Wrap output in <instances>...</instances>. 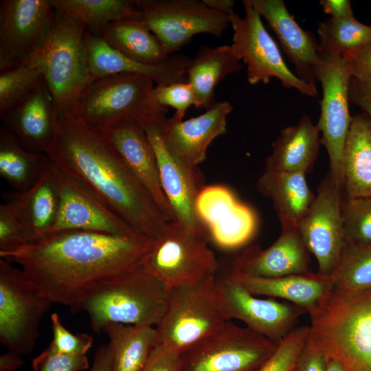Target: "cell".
Returning <instances> with one entry per match:
<instances>
[{
    "label": "cell",
    "mask_w": 371,
    "mask_h": 371,
    "mask_svg": "<svg viewBox=\"0 0 371 371\" xmlns=\"http://www.w3.org/2000/svg\"><path fill=\"white\" fill-rule=\"evenodd\" d=\"M154 240L140 234L71 230L0 257L18 264L53 303L71 311L98 282L141 265Z\"/></svg>",
    "instance_id": "6da1fadb"
},
{
    "label": "cell",
    "mask_w": 371,
    "mask_h": 371,
    "mask_svg": "<svg viewBox=\"0 0 371 371\" xmlns=\"http://www.w3.org/2000/svg\"><path fill=\"white\" fill-rule=\"evenodd\" d=\"M46 154L137 233L155 241L171 222L105 133L79 118L71 115L56 118L54 136Z\"/></svg>",
    "instance_id": "7a4b0ae2"
},
{
    "label": "cell",
    "mask_w": 371,
    "mask_h": 371,
    "mask_svg": "<svg viewBox=\"0 0 371 371\" xmlns=\"http://www.w3.org/2000/svg\"><path fill=\"white\" fill-rule=\"evenodd\" d=\"M169 289L141 265L93 285L71 312L85 311L95 333L109 324L156 326Z\"/></svg>",
    "instance_id": "3957f363"
},
{
    "label": "cell",
    "mask_w": 371,
    "mask_h": 371,
    "mask_svg": "<svg viewBox=\"0 0 371 371\" xmlns=\"http://www.w3.org/2000/svg\"><path fill=\"white\" fill-rule=\"evenodd\" d=\"M85 27L83 23L55 12L41 43L21 62L41 69L56 118L68 115L94 80L87 63Z\"/></svg>",
    "instance_id": "277c9868"
},
{
    "label": "cell",
    "mask_w": 371,
    "mask_h": 371,
    "mask_svg": "<svg viewBox=\"0 0 371 371\" xmlns=\"http://www.w3.org/2000/svg\"><path fill=\"white\" fill-rule=\"evenodd\" d=\"M309 337L346 371H371V289L330 292L310 315Z\"/></svg>",
    "instance_id": "5b68a950"
},
{
    "label": "cell",
    "mask_w": 371,
    "mask_h": 371,
    "mask_svg": "<svg viewBox=\"0 0 371 371\" xmlns=\"http://www.w3.org/2000/svg\"><path fill=\"white\" fill-rule=\"evenodd\" d=\"M155 86L150 78L139 74L94 79L68 115L103 133L127 122L163 128L168 110L155 100Z\"/></svg>",
    "instance_id": "8992f818"
},
{
    "label": "cell",
    "mask_w": 371,
    "mask_h": 371,
    "mask_svg": "<svg viewBox=\"0 0 371 371\" xmlns=\"http://www.w3.org/2000/svg\"><path fill=\"white\" fill-rule=\"evenodd\" d=\"M229 321L216 276L169 289L167 306L155 326L157 344L182 354Z\"/></svg>",
    "instance_id": "52a82bcc"
},
{
    "label": "cell",
    "mask_w": 371,
    "mask_h": 371,
    "mask_svg": "<svg viewBox=\"0 0 371 371\" xmlns=\"http://www.w3.org/2000/svg\"><path fill=\"white\" fill-rule=\"evenodd\" d=\"M208 239L177 221L170 222L142 265L168 289L214 277L218 261Z\"/></svg>",
    "instance_id": "ba28073f"
},
{
    "label": "cell",
    "mask_w": 371,
    "mask_h": 371,
    "mask_svg": "<svg viewBox=\"0 0 371 371\" xmlns=\"http://www.w3.org/2000/svg\"><path fill=\"white\" fill-rule=\"evenodd\" d=\"M53 304L21 267L0 258V341L8 350L23 355L34 350Z\"/></svg>",
    "instance_id": "9c48e42d"
},
{
    "label": "cell",
    "mask_w": 371,
    "mask_h": 371,
    "mask_svg": "<svg viewBox=\"0 0 371 371\" xmlns=\"http://www.w3.org/2000/svg\"><path fill=\"white\" fill-rule=\"evenodd\" d=\"M245 15H229L233 30L231 47L234 54L247 66V79L250 85L267 84L278 78L288 89L315 97L317 90L293 73L285 63L279 47L264 26L262 17L249 0L243 1Z\"/></svg>",
    "instance_id": "30bf717a"
},
{
    "label": "cell",
    "mask_w": 371,
    "mask_h": 371,
    "mask_svg": "<svg viewBox=\"0 0 371 371\" xmlns=\"http://www.w3.org/2000/svg\"><path fill=\"white\" fill-rule=\"evenodd\" d=\"M278 344L228 321L181 355L183 371H256Z\"/></svg>",
    "instance_id": "8fae6325"
},
{
    "label": "cell",
    "mask_w": 371,
    "mask_h": 371,
    "mask_svg": "<svg viewBox=\"0 0 371 371\" xmlns=\"http://www.w3.org/2000/svg\"><path fill=\"white\" fill-rule=\"evenodd\" d=\"M140 19L170 55L199 34L221 36L229 16L210 8L203 0H135Z\"/></svg>",
    "instance_id": "7c38bea8"
},
{
    "label": "cell",
    "mask_w": 371,
    "mask_h": 371,
    "mask_svg": "<svg viewBox=\"0 0 371 371\" xmlns=\"http://www.w3.org/2000/svg\"><path fill=\"white\" fill-rule=\"evenodd\" d=\"M320 56L317 80L322 85V98L317 126L328 156V175L341 188L343 150L352 120L348 106L351 73L346 54Z\"/></svg>",
    "instance_id": "4fadbf2b"
},
{
    "label": "cell",
    "mask_w": 371,
    "mask_h": 371,
    "mask_svg": "<svg viewBox=\"0 0 371 371\" xmlns=\"http://www.w3.org/2000/svg\"><path fill=\"white\" fill-rule=\"evenodd\" d=\"M343 191L328 174L297 228L308 251L315 256L318 273L332 275L347 246L343 226Z\"/></svg>",
    "instance_id": "5bb4252c"
},
{
    "label": "cell",
    "mask_w": 371,
    "mask_h": 371,
    "mask_svg": "<svg viewBox=\"0 0 371 371\" xmlns=\"http://www.w3.org/2000/svg\"><path fill=\"white\" fill-rule=\"evenodd\" d=\"M49 167L59 195L58 216L49 236L71 230L115 235L139 234L85 185L61 170L51 159Z\"/></svg>",
    "instance_id": "9a60e30c"
},
{
    "label": "cell",
    "mask_w": 371,
    "mask_h": 371,
    "mask_svg": "<svg viewBox=\"0 0 371 371\" xmlns=\"http://www.w3.org/2000/svg\"><path fill=\"white\" fill-rule=\"evenodd\" d=\"M55 16L53 0L0 1V71L19 65L41 43Z\"/></svg>",
    "instance_id": "2e32d148"
},
{
    "label": "cell",
    "mask_w": 371,
    "mask_h": 371,
    "mask_svg": "<svg viewBox=\"0 0 371 371\" xmlns=\"http://www.w3.org/2000/svg\"><path fill=\"white\" fill-rule=\"evenodd\" d=\"M218 283L227 319L244 322L246 327L277 344L294 328L298 317L307 313L290 302L258 297L229 276L218 278Z\"/></svg>",
    "instance_id": "e0dca14e"
},
{
    "label": "cell",
    "mask_w": 371,
    "mask_h": 371,
    "mask_svg": "<svg viewBox=\"0 0 371 371\" xmlns=\"http://www.w3.org/2000/svg\"><path fill=\"white\" fill-rule=\"evenodd\" d=\"M195 210L208 238L225 248L243 245L256 228L252 209L223 185H205L197 196Z\"/></svg>",
    "instance_id": "ac0fdd59"
},
{
    "label": "cell",
    "mask_w": 371,
    "mask_h": 371,
    "mask_svg": "<svg viewBox=\"0 0 371 371\" xmlns=\"http://www.w3.org/2000/svg\"><path fill=\"white\" fill-rule=\"evenodd\" d=\"M233 109L229 101L222 100L188 120H180L173 115L168 118L161 131L166 148L183 164L199 168L211 144L225 134L227 117Z\"/></svg>",
    "instance_id": "d6986e66"
},
{
    "label": "cell",
    "mask_w": 371,
    "mask_h": 371,
    "mask_svg": "<svg viewBox=\"0 0 371 371\" xmlns=\"http://www.w3.org/2000/svg\"><path fill=\"white\" fill-rule=\"evenodd\" d=\"M161 130L162 128L156 126L145 128L156 155L164 194L176 221L207 236L195 210L197 196L205 186L202 173L199 168L186 166L168 153L162 139Z\"/></svg>",
    "instance_id": "ffe728a7"
},
{
    "label": "cell",
    "mask_w": 371,
    "mask_h": 371,
    "mask_svg": "<svg viewBox=\"0 0 371 371\" xmlns=\"http://www.w3.org/2000/svg\"><path fill=\"white\" fill-rule=\"evenodd\" d=\"M308 252L297 227H282L280 235L268 248L253 245L243 251L229 274L277 278L308 273Z\"/></svg>",
    "instance_id": "44dd1931"
},
{
    "label": "cell",
    "mask_w": 371,
    "mask_h": 371,
    "mask_svg": "<svg viewBox=\"0 0 371 371\" xmlns=\"http://www.w3.org/2000/svg\"><path fill=\"white\" fill-rule=\"evenodd\" d=\"M85 54L88 69L93 79L120 74H133L150 78L155 85H168L187 81L190 57L175 54L160 65H146L127 57L102 36L86 32Z\"/></svg>",
    "instance_id": "7402d4cb"
},
{
    "label": "cell",
    "mask_w": 371,
    "mask_h": 371,
    "mask_svg": "<svg viewBox=\"0 0 371 371\" xmlns=\"http://www.w3.org/2000/svg\"><path fill=\"white\" fill-rule=\"evenodd\" d=\"M275 32L282 49L294 65L296 75L315 85L322 63L319 43L302 29L282 0H249Z\"/></svg>",
    "instance_id": "603a6c76"
},
{
    "label": "cell",
    "mask_w": 371,
    "mask_h": 371,
    "mask_svg": "<svg viewBox=\"0 0 371 371\" xmlns=\"http://www.w3.org/2000/svg\"><path fill=\"white\" fill-rule=\"evenodd\" d=\"M104 133L124 164L170 221H176L163 191L156 155L144 127L137 122H127Z\"/></svg>",
    "instance_id": "cb8c5ba5"
},
{
    "label": "cell",
    "mask_w": 371,
    "mask_h": 371,
    "mask_svg": "<svg viewBox=\"0 0 371 371\" xmlns=\"http://www.w3.org/2000/svg\"><path fill=\"white\" fill-rule=\"evenodd\" d=\"M3 126L27 149L45 153L55 133L56 117L43 80L35 90L5 115Z\"/></svg>",
    "instance_id": "d4e9b609"
},
{
    "label": "cell",
    "mask_w": 371,
    "mask_h": 371,
    "mask_svg": "<svg viewBox=\"0 0 371 371\" xmlns=\"http://www.w3.org/2000/svg\"><path fill=\"white\" fill-rule=\"evenodd\" d=\"M228 276L255 295L284 299L305 309L309 315L323 304L333 286L332 275L318 272L277 278Z\"/></svg>",
    "instance_id": "484cf974"
},
{
    "label": "cell",
    "mask_w": 371,
    "mask_h": 371,
    "mask_svg": "<svg viewBox=\"0 0 371 371\" xmlns=\"http://www.w3.org/2000/svg\"><path fill=\"white\" fill-rule=\"evenodd\" d=\"M4 199L21 221L29 244L49 236L59 209V195L49 166L30 188L21 192H6Z\"/></svg>",
    "instance_id": "4316f807"
},
{
    "label": "cell",
    "mask_w": 371,
    "mask_h": 371,
    "mask_svg": "<svg viewBox=\"0 0 371 371\" xmlns=\"http://www.w3.org/2000/svg\"><path fill=\"white\" fill-rule=\"evenodd\" d=\"M256 188L271 201L282 227H297L315 196L303 172L265 168Z\"/></svg>",
    "instance_id": "83f0119b"
},
{
    "label": "cell",
    "mask_w": 371,
    "mask_h": 371,
    "mask_svg": "<svg viewBox=\"0 0 371 371\" xmlns=\"http://www.w3.org/2000/svg\"><path fill=\"white\" fill-rule=\"evenodd\" d=\"M321 134L317 124L304 115L296 125L284 128L272 143L265 168L286 172L308 173L317 157Z\"/></svg>",
    "instance_id": "f1b7e54d"
},
{
    "label": "cell",
    "mask_w": 371,
    "mask_h": 371,
    "mask_svg": "<svg viewBox=\"0 0 371 371\" xmlns=\"http://www.w3.org/2000/svg\"><path fill=\"white\" fill-rule=\"evenodd\" d=\"M341 189L347 197H371V120L352 117L341 162Z\"/></svg>",
    "instance_id": "f546056e"
},
{
    "label": "cell",
    "mask_w": 371,
    "mask_h": 371,
    "mask_svg": "<svg viewBox=\"0 0 371 371\" xmlns=\"http://www.w3.org/2000/svg\"><path fill=\"white\" fill-rule=\"evenodd\" d=\"M243 68V62L234 54L231 45L202 46L190 58L187 82L193 87L198 100L196 109L212 107L216 103L215 89L227 76Z\"/></svg>",
    "instance_id": "4dcf8cb0"
},
{
    "label": "cell",
    "mask_w": 371,
    "mask_h": 371,
    "mask_svg": "<svg viewBox=\"0 0 371 371\" xmlns=\"http://www.w3.org/2000/svg\"><path fill=\"white\" fill-rule=\"evenodd\" d=\"M98 35L127 57L141 63L160 65L173 55L168 53L140 19L112 22Z\"/></svg>",
    "instance_id": "1f68e13d"
},
{
    "label": "cell",
    "mask_w": 371,
    "mask_h": 371,
    "mask_svg": "<svg viewBox=\"0 0 371 371\" xmlns=\"http://www.w3.org/2000/svg\"><path fill=\"white\" fill-rule=\"evenodd\" d=\"M102 332L112 350L111 371H142L157 344L155 326L109 324Z\"/></svg>",
    "instance_id": "d6a6232c"
},
{
    "label": "cell",
    "mask_w": 371,
    "mask_h": 371,
    "mask_svg": "<svg viewBox=\"0 0 371 371\" xmlns=\"http://www.w3.org/2000/svg\"><path fill=\"white\" fill-rule=\"evenodd\" d=\"M49 161L47 154L27 149L5 127H1L0 175L13 190L32 186L47 171Z\"/></svg>",
    "instance_id": "836d02e7"
},
{
    "label": "cell",
    "mask_w": 371,
    "mask_h": 371,
    "mask_svg": "<svg viewBox=\"0 0 371 371\" xmlns=\"http://www.w3.org/2000/svg\"><path fill=\"white\" fill-rule=\"evenodd\" d=\"M56 13L83 23L98 34L111 23L140 19L135 0H53Z\"/></svg>",
    "instance_id": "e575fe53"
},
{
    "label": "cell",
    "mask_w": 371,
    "mask_h": 371,
    "mask_svg": "<svg viewBox=\"0 0 371 371\" xmlns=\"http://www.w3.org/2000/svg\"><path fill=\"white\" fill-rule=\"evenodd\" d=\"M321 54H344L371 42V26L361 23L355 16L330 18L317 26Z\"/></svg>",
    "instance_id": "d590c367"
},
{
    "label": "cell",
    "mask_w": 371,
    "mask_h": 371,
    "mask_svg": "<svg viewBox=\"0 0 371 371\" xmlns=\"http://www.w3.org/2000/svg\"><path fill=\"white\" fill-rule=\"evenodd\" d=\"M332 276L331 292L356 293L371 289V248L347 245Z\"/></svg>",
    "instance_id": "8d00e7d4"
},
{
    "label": "cell",
    "mask_w": 371,
    "mask_h": 371,
    "mask_svg": "<svg viewBox=\"0 0 371 371\" xmlns=\"http://www.w3.org/2000/svg\"><path fill=\"white\" fill-rule=\"evenodd\" d=\"M43 80L35 65L21 63L0 73V117L32 93Z\"/></svg>",
    "instance_id": "74e56055"
},
{
    "label": "cell",
    "mask_w": 371,
    "mask_h": 371,
    "mask_svg": "<svg viewBox=\"0 0 371 371\" xmlns=\"http://www.w3.org/2000/svg\"><path fill=\"white\" fill-rule=\"evenodd\" d=\"M341 210L347 245L371 247V197L344 195Z\"/></svg>",
    "instance_id": "f35d334b"
},
{
    "label": "cell",
    "mask_w": 371,
    "mask_h": 371,
    "mask_svg": "<svg viewBox=\"0 0 371 371\" xmlns=\"http://www.w3.org/2000/svg\"><path fill=\"white\" fill-rule=\"evenodd\" d=\"M309 333L310 327L308 326L294 328L256 371H293Z\"/></svg>",
    "instance_id": "ab89813d"
},
{
    "label": "cell",
    "mask_w": 371,
    "mask_h": 371,
    "mask_svg": "<svg viewBox=\"0 0 371 371\" xmlns=\"http://www.w3.org/2000/svg\"><path fill=\"white\" fill-rule=\"evenodd\" d=\"M153 95L159 105L175 109L173 116L180 120H183L191 106L196 108L198 105L196 93L187 81L168 85H155Z\"/></svg>",
    "instance_id": "60d3db41"
},
{
    "label": "cell",
    "mask_w": 371,
    "mask_h": 371,
    "mask_svg": "<svg viewBox=\"0 0 371 371\" xmlns=\"http://www.w3.org/2000/svg\"><path fill=\"white\" fill-rule=\"evenodd\" d=\"M351 73L350 95L371 102V42L346 54Z\"/></svg>",
    "instance_id": "b9f144b4"
},
{
    "label": "cell",
    "mask_w": 371,
    "mask_h": 371,
    "mask_svg": "<svg viewBox=\"0 0 371 371\" xmlns=\"http://www.w3.org/2000/svg\"><path fill=\"white\" fill-rule=\"evenodd\" d=\"M52 340L49 345L53 351L65 355H86L93 344V337L85 334H74L63 324L59 315L54 313L50 315Z\"/></svg>",
    "instance_id": "7bdbcfd3"
},
{
    "label": "cell",
    "mask_w": 371,
    "mask_h": 371,
    "mask_svg": "<svg viewBox=\"0 0 371 371\" xmlns=\"http://www.w3.org/2000/svg\"><path fill=\"white\" fill-rule=\"evenodd\" d=\"M29 244L24 227L12 207L0 204V257L13 253Z\"/></svg>",
    "instance_id": "ee69618b"
},
{
    "label": "cell",
    "mask_w": 371,
    "mask_h": 371,
    "mask_svg": "<svg viewBox=\"0 0 371 371\" xmlns=\"http://www.w3.org/2000/svg\"><path fill=\"white\" fill-rule=\"evenodd\" d=\"M86 355H65L47 347L32 360L34 371H82L89 368Z\"/></svg>",
    "instance_id": "f6af8a7d"
},
{
    "label": "cell",
    "mask_w": 371,
    "mask_h": 371,
    "mask_svg": "<svg viewBox=\"0 0 371 371\" xmlns=\"http://www.w3.org/2000/svg\"><path fill=\"white\" fill-rule=\"evenodd\" d=\"M142 371H183L181 355L157 344Z\"/></svg>",
    "instance_id": "bcb514c9"
},
{
    "label": "cell",
    "mask_w": 371,
    "mask_h": 371,
    "mask_svg": "<svg viewBox=\"0 0 371 371\" xmlns=\"http://www.w3.org/2000/svg\"><path fill=\"white\" fill-rule=\"evenodd\" d=\"M327 362L324 351L308 337L296 368L297 371H326Z\"/></svg>",
    "instance_id": "7dc6e473"
},
{
    "label": "cell",
    "mask_w": 371,
    "mask_h": 371,
    "mask_svg": "<svg viewBox=\"0 0 371 371\" xmlns=\"http://www.w3.org/2000/svg\"><path fill=\"white\" fill-rule=\"evenodd\" d=\"M324 12L331 18L345 19L353 17L351 2L348 0H322L319 2Z\"/></svg>",
    "instance_id": "c3c4849f"
},
{
    "label": "cell",
    "mask_w": 371,
    "mask_h": 371,
    "mask_svg": "<svg viewBox=\"0 0 371 371\" xmlns=\"http://www.w3.org/2000/svg\"><path fill=\"white\" fill-rule=\"evenodd\" d=\"M112 350L109 344L100 346L95 352L89 371H111Z\"/></svg>",
    "instance_id": "681fc988"
},
{
    "label": "cell",
    "mask_w": 371,
    "mask_h": 371,
    "mask_svg": "<svg viewBox=\"0 0 371 371\" xmlns=\"http://www.w3.org/2000/svg\"><path fill=\"white\" fill-rule=\"evenodd\" d=\"M20 354L8 350L0 356V371H16L23 364Z\"/></svg>",
    "instance_id": "f907efd6"
},
{
    "label": "cell",
    "mask_w": 371,
    "mask_h": 371,
    "mask_svg": "<svg viewBox=\"0 0 371 371\" xmlns=\"http://www.w3.org/2000/svg\"><path fill=\"white\" fill-rule=\"evenodd\" d=\"M212 10L227 15L234 12L235 1L232 0H203Z\"/></svg>",
    "instance_id": "816d5d0a"
},
{
    "label": "cell",
    "mask_w": 371,
    "mask_h": 371,
    "mask_svg": "<svg viewBox=\"0 0 371 371\" xmlns=\"http://www.w3.org/2000/svg\"><path fill=\"white\" fill-rule=\"evenodd\" d=\"M350 99L357 103L371 120V102L356 95H350Z\"/></svg>",
    "instance_id": "f5cc1de1"
},
{
    "label": "cell",
    "mask_w": 371,
    "mask_h": 371,
    "mask_svg": "<svg viewBox=\"0 0 371 371\" xmlns=\"http://www.w3.org/2000/svg\"><path fill=\"white\" fill-rule=\"evenodd\" d=\"M326 371H346L344 367L337 361L328 359Z\"/></svg>",
    "instance_id": "db71d44e"
},
{
    "label": "cell",
    "mask_w": 371,
    "mask_h": 371,
    "mask_svg": "<svg viewBox=\"0 0 371 371\" xmlns=\"http://www.w3.org/2000/svg\"><path fill=\"white\" fill-rule=\"evenodd\" d=\"M297 367V366H296ZM293 371H297V368H295Z\"/></svg>",
    "instance_id": "11a10c76"
},
{
    "label": "cell",
    "mask_w": 371,
    "mask_h": 371,
    "mask_svg": "<svg viewBox=\"0 0 371 371\" xmlns=\"http://www.w3.org/2000/svg\"><path fill=\"white\" fill-rule=\"evenodd\" d=\"M370 248H371V247H370Z\"/></svg>",
    "instance_id": "9f6ffc18"
}]
</instances>
